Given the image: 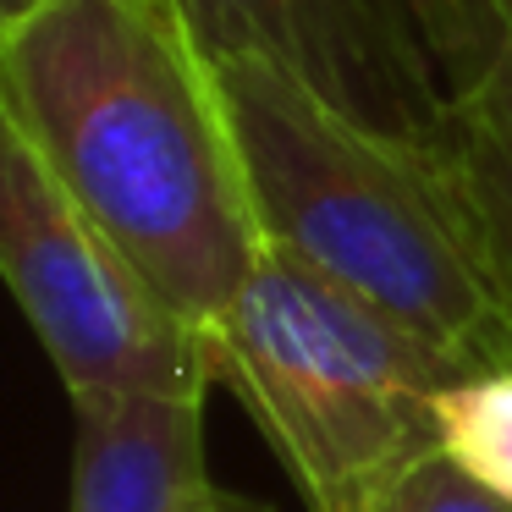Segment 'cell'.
Masks as SVG:
<instances>
[{
  "mask_svg": "<svg viewBox=\"0 0 512 512\" xmlns=\"http://www.w3.org/2000/svg\"><path fill=\"white\" fill-rule=\"evenodd\" d=\"M215 512H265V507H259V501H232V496H221V507H215Z\"/></svg>",
  "mask_w": 512,
  "mask_h": 512,
  "instance_id": "13",
  "label": "cell"
},
{
  "mask_svg": "<svg viewBox=\"0 0 512 512\" xmlns=\"http://www.w3.org/2000/svg\"><path fill=\"white\" fill-rule=\"evenodd\" d=\"M72 512H215L204 397H72Z\"/></svg>",
  "mask_w": 512,
  "mask_h": 512,
  "instance_id": "6",
  "label": "cell"
},
{
  "mask_svg": "<svg viewBox=\"0 0 512 512\" xmlns=\"http://www.w3.org/2000/svg\"><path fill=\"white\" fill-rule=\"evenodd\" d=\"M34 6H39V0H0V28H6V23H17L23 12H34Z\"/></svg>",
  "mask_w": 512,
  "mask_h": 512,
  "instance_id": "11",
  "label": "cell"
},
{
  "mask_svg": "<svg viewBox=\"0 0 512 512\" xmlns=\"http://www.w3.org/2000/svg\"><path fill=\"white\" fill-rule=\"evenodd\" d=\"M204 353L309 512H380L441 452V391L468 375L463 358L270 243Z\"/></svg>",
  "mask_w": 512,
  "mask_h": 512,
  "instance_id": "3",
  "label": "cell"
},
{
  "mask_svg": "<svg viewBox=\"0 0 512 512\" xmlns=\"http://www.w3.org/2000/svg\"><path fill=\"white\" fill-rule=\"evenodd\" d=\"M0 105L160 303L210 336L265 237L177 0H39L0 28Z\"/></svg>",
  "mask_w": 512,
  "mask_h": 512,
  "instance_id": "1",
  "label": "cell"
},
{
  "mask_svg": "<svg viewBox=\"0 0 512 512\" xmlns=\"http://www.w3.org/2000/svg\"><path fill=\"white\" fill-rule=\"evenodd\" d=\"M441 452L512 501V364L468 369L441 391Z\"/></svg>",
  "mask_w": 512,
  "mask_h": 512,
  "instance_id": "8",
  "label": "cell"
},
{
  "mask_svg": "<svg viewBox=\"0 0 512 512\" xmlns=\"http://www.w3.org/2000/svg\"><path fill=\"white\" fill-rule=\"evenodd\" d=\"M386 6H402V12H413V23H419L424 45L435 50V56L452 67V83L474 78L479 67H485L490 56H496L501 39H512L507 28L490 17L485 0H386ZM446 83V89H452Z\"/></svg>",
  "mask_w": 512,
  "mask_h": 512,
  "instance_id": "9",
  "label": "cell"
},
{
  "mask_svg": "<svg viewBox=\"0 0 512 512\" xmlns=\"http://www.w3.org/2000/svg\"><path fill=\"white\" fill-rule=\"evenodd\" d=\"M501 364H512V347H507V358H501Z\"/></svg>",
  "mask_w": 512,
  "mask_h": 512,
  "instance_id": "14",
  "label": "cell"
},
{
  "mask_svg": "<svg viewBox=\"0 0 512 512\" xmlns=\"http://www.w3.org/2000/svg\"><path fill=\"white\" fill-rule=\"evenodd\" d=\"M485 6H490V17H496V23L512 34V0H485Z\"/></svg>",
  "mask_w": 512,
  "mask_h": 512,
  "instance_id": "12",
  "label": "cell"
},
{
  "mask_svg": "<svg viewBox=\"0 0 512 512\" xmlns=\"http://www.w3.org/2000/svg\"><path fill=\"white\" fill-rule=\"evenodd\" d=\"M248 210L270 248L386 309L468 369L501 364V314L419 138L353 122L265 56L210 61Z\"/></svg>",
  "mask_w": 512,
  "mask_h": 512,
  "instance_id": "2",
  "label": "cell"
},
{
  "mask_svg": "<svg viewBox=\"0 0 512 512\" xmlns=\"http://www.w3.org/2000/svg\"><path fill=\"white\" fill-rule=\"evenodd\" d=\"M419 144L512 325V39H501L474 78L446 89L441 116Z\"/></svg>",
  "mask_w": 512,
  "mask_h": 512,
  "instance_id": "7",
  "label": "cell"
},
{
  "mask_svg": "<svg viewBox=\"0 0 512 512\" xmlns=\"http://www.w3.org/2000/svg\"><path fill=\"white\" fill-rule=\"evenodd\" d=\"M380 512H512V501L463 474L446 452H435L380 501Z\"/></svg>",
  "mask_w": 512,
  "mask_h": 512,
  "instance_id": "10",
  "label": "cell"
},
{
  "mask_svg": "<svg viewBox=\"0 0 512 512\" xmlns=\"http://www.w3.org/2000/svg\"><path fill=\"white\" fill-rule=\"evenodd\" d=\"M0 281L28 314L67 397H204V336L78 210L0 105Z\"/></svg>",
  "mask_w": 512,
  "mask_h": 512,
  "instance_id": "4",
  "label": "cell"
},
{
  "mask_svg": "<svg viewBox=\"0 0 512 512\" xmlns=\"http://www.w3.org/2000/svg\"><path fill=\"white\" fill-rule=\"evenodd\" d=\"M204 61L265 56L391 138H424L446 105L386 0H177Z\"/></svg>",
  "mask_w": 512,
  "mask_h": 512,
  "instance_id": "5",
  "label": "cell"
}]
</instances>
